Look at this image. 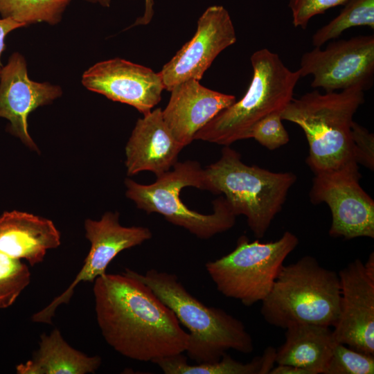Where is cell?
I'll list each match as a JSON object with an SVG mask.
<instances>
[{"mask_svg":"<svg viewBox=\"0 0 374 374\" xmlns=\"http://www.w3.org/2000/svg\"><path fill=\"white\" fill-rule=\"evenodd\" d=\"M82 83L91 91L134 107L143 115L161 101L164 89L159 73L118 57L91 66L83 73Z\"/></svg>","mask_w":374,"mask_h":374,"instance_id":"cell-14","label":"cell"},{"mask_svg":"<svg viewBox=\"0 0 374 374\" xmlns=\"http://www.w3.org/2000/svg\"><path fill=\"white\" fill-rule=\"evenodd\" d=\"M340 310L333 326L336 341L374 355V273L359 259L338 272Z\"/></svg>","mask_w":374,"mask_h":374,"instance_id":"cell-13","label":"cell"},{"mask_svg":"<svg viewBox=\"0 0 374 374\" xmlns=\"http://www.w3.org/2000/svg\"><path fill=\"white\" fill-rule=\"evenodd\" d=\"M62 89L49 82H37L28 75L25 58L13 53L0 75V117L10 122L8 130L30 149L37 147L28 131V116L38 107L61 96Z\"/></svg>","mask_w":374,"mask_h":374,"instance_id":"cell-15","label":"cell"},{"mask_svg":"<svg viewBox=\"0 0 374 374\" xmlns=\"http://www.w3.org/2000/svg\"><path fill=\"white\" fill-rule=\"evenodd\" d=\"M301 78L313 76L311 87L326 92L359 86L372 87L374 77V36L358 35L314 47L303 54Z\"/></svg>","mask_w":374,"mask_h":374,"instance_id":"cell-9","label":"cell"},{"mask_svg":"<svg viewBox=\"0 0 374 374\" xmlns=\"http://www.w3.org/2000/svg\"><path fill=\"white\" fill-rule=\"evenodd\" d=\"M60 244V233L50 220L18 211L0 215V252L10 258L34 266Z\"/></svg>","mask_w":374,"mask_h":374,"instance_id":"cell-18","label":"cell"},{"mask_svg":"<svg viewBox=\"0 0 374 374\" xmlns=\"http://www.w3.org/2000/svg\"><path fill=\"white\" fill-rule=\"evenodd\" d=\"M359 86L321 93L315 90L292 98L281 112L283 121L296 124L309 145L306 163L315 173L358 170L351 136L353 118L364 103Z\"/></svg>","mask_w":374,"mask_h":374,"instance_id":"cell-2","label":"cell"},{"mask_svg":"<svg viewBox=\"0 0 374 374\" xmlns=\"http://www.w3.org/2000/svg\"><path fill=\"white\" fill-rule=\"evenodd\" d=\"M124 272L148 285L187 328L189 341L185 352L196 363L216 362L231 349L244 354L253 350L252 337L242 321L202 303L177 275L154 269L144 274L127 268Z\"/></svg>","mask_w":374,"mask_h":374,"instance_id":"cell-3","label":"cell"},{"mask_svg":"<svg viewBox=\"0 0 374 374\" xmlns=\"http://www.w3.org/2000/svg\"><path fill=\"white\" fill-rule=\"evenodd\" d=\"M276 348H265L261 356L242 363L227 353L214 362L188 363L183 353L160 358L154 362L166 374H269L274 366Z\"/></svg>","mask_w":374,"mask_h":374,"instance_id":"cell-21","label":"cell"},{"mask_svg":"<svg viewBox=\"0 0 374 374\" xmlns=\"http://www.w3.org/2000/svg\"><path fill=\"white\" fill-rule=\"evenodd\" d=\"M285 330V342L276 349V364L296 366L310 374H323L337 343L330 327L296 323Z\"/></svg>","mask_w":374,"mask_h":374,"instance_id":"cell-19","label":"cell"},{"mask_svg":"<svg viewBox=\"0 0 374 374\" xmlns=\"http://www.w3.org/2000/svg\"><path fill=\"white\" fill-rule=\"evenodd\" d=\"M296 176L248 166L229 145L215 163L204 169V189L224 194L234 214L243 215L248 226L262 238L286 199Z\"/></svg>","mask_w":374,"mask_h":374,"instance_id":"cell-5","label":"cell"},{"mask_svg":"<svg viewBox=\"0 0 374 374\" xmlns=\"http://www.w3.org/2000/svg\"><path fill=\"white\" fill-rule=\"evenodd\" d=\"M93 3H98L103 7H109L112 0H84Z\"/></svg>","mask_w":374,"mask_h":374,"instance_id":"cell-32","label":"cell"},{"mask_svg":"<svg viewBox=\"0 0 374 374\" xmlns=\"http://www.w3.org/2000/svg\"><path fill=\"white\" fill-rule=\"evenodd\" d=\"M269 374H310L304 368L290 365V364H277L274 366L269 372Z\"/></svg>","mask_w":374,"mask_h":374,"instance_id":"cell-30","label":"cell"},{"mask_svg":"<svg viewBox=\"0 0 374 374\" xmlns=\"http://www.w3.org/2000/svg\"><path fill=\"white\" fill-rule=\"evenodd\" d=\"M184 148L166 125L162 109L152 110L137 120L125 146L127 175L150 171L159 177L174 166Z\"/></svg>","mask_w":374,"mask_h":374,"instance_id":"cell-17","label":"cell"},{"mask_svg":"<svg viewBox=\"0 0 374 374\" xmlns=\"http://www.w3.org/2000/svg\"><path fill=\"white\" fill-rule=\"evenodd\" d=\"M253 75L244 96L221 111L200 129L194 139L224 146L247 136L259 121L274 112H282L292 100L301 78L291 71L277 53L263 48L250 57Z\"/></svg>","mask_w":374,"mask_h":374,"instance_id":"cell-6","label":"cell"},{"mask_svg":"<svg viewBox=\"0 0 374 374\" xmlns=\"http://www.w3.org/2000/svg\"><path fill=\"white\" fill-rule=\"evenodd\" d=\"M24 26L23 24L11 19L0 18V75L3 68L1 57L6 46L5 39L10 32Z\"/></svg>","mask_w":374,"mask_h":374,"instance_id":"cell-29","label":"cell"},{"mask_svg":"<svg viewBox=\"0 0 374 374\" xmlns=\"http://www.w3.org/2000/svg\"><path fill=\"white\" fill-rule=\"evenodd\" d=\"M348 0H289L292 24L295 28L305 29L309 21L327 10L344 5Z\"/></svg>","mask_w":374,"mask_h":374,"instance_id":"cell-27","label":"cell"},{"mask_svg":"<svg viewBox=\"0 0 374 374\" xmlns=\"http://www.w3.org/2000/svg\"><path fill=\"white\" fill-rule=\"evenodd\" d=\"M360 177L358 170H349L314 174L310 201L329 206L332 237L374 238V201L360 186Z\"/></svg>","mask_w":374,"mask_h":374,"instance_id":"cell-10","label":"cell"},{"mask_svg":"<svg viewBox=\"0 0 374 374\" xmlns=\"http://www.w3.org/2000/svg\"><path fill=\"white\" fill-rule=\"evenodd\" d=\"M170 92L162 116L174 138L184 147L195 140L196 133L216 115L236 101L235 96L206 88L194 79L176 85Z\"/></svg>","mask_w":374,"mask_h":374,"instance_id":"cell-16","label":"cell"},{"mask_svg":"<svg viewBox=\"0 0 374 374\" xmlns=\"http://www.w3.org/2000/svg\"><path fill=\"white\" fill-rule=\"evenodd\" d=\"M30 282L28 267L0 252V309L12 305Z\"/></svg>","mask_w":374,"mask_h":374,"instance_id":"cell-24","label":"cell"},{"mask_svg":"<svg viewBox=\"0 0 374 374\" xmlns=\"http://www.w3.org/2000/svg\"><path fill=\"white\" fill-rule=\"evenodd\" d=\"M355 26L374 29V0H348L340 13L318 29L312 37L314 47L338 38L346 30Z\"/></svg>","mask_w":374,"mask_h":374,"instance_id":"cell-23","label":"cell"},{"mask_svg":"<svg viewBox=\"0 0 374 374\" xmlns=\"http://www.w3.org/2000/svg\"><path fill=\"white\" fill-rule=\"evenodd\" d=\"M237 40L235 28L222 6L206 8L197 20L194 36L162 67L164 89L170 91L186 80H200L217 56Z\"/></svg>","mask_w":374,"mask_h":374,"instance_id":"cell-12","label":"cell"},{"mask_svg":"<svg viewBox=\"0 0 374 374\" xmlns=\"http://www.w3.org/2000/svg\"><path fill=\"white\" fill-rule=\"evenodd\" d=\"M298 244L299 238L290 231L269 242H250L243 235L231 252L207 262L205 267L222 295L251 306L267 296L285 260Z\"/></svg>","mask_w":374,"mask_h":374,"instance_id":"cell-8","label":"cell"},{"mask_svg":"<svg viewBox=\"0 0 374 374\" xmlns=\"http://www.w3.org/2000/svg\"><path fill=\"white\" fill-rule=\"evenodd\" d=\"M126 196L147 213H157L174 225L188 230L200 239H208L231 229L236 215L224 197L213 202L211 214H201L188 208L179 197L188 186L204 189V169L194 161L177 162L149 185L125 181Z\"/></svg>","mask_w":374,"mask_h":374,"instance_id":"cell-7","label":"cell"},{"mask_svg":"<svg viewBox=\"0 0 374 374\" xmlns=\"http://www.w3.org/2000/svg\"><path fill=\"white\" fill-rule=\"evenodd\" d=\"M280 112L270 114L256 123L247 139H253L268 150H273L287 144L289 134L282 123Z\"/></svg>","mask_w":374,"mask_h":374,"instance_id":"cell-26","label":"cell"},{"mask_svg":"<svg viewBox=\"0 0 374 374\" xmlns=\"http://www.w3.org/2000/svg\"><path fill=\"white\" fill-rule=\"evenodd\" d=\"M351 136L356 162L371 170L374 169V136L365 127L352 123Z\"/></svg>","mask_w":374,"mask_h":374,"instance_id":"cell-28","label":"cell"},{"mask_svg":"<svg viewBox=\"0 0 374 374\" xmlns=\"http://www.w3.org/2000/svg\"><path fill=\"white\" fill-rule=\"evenodd\" d=\"M97 323L107 343L131 359L152 362L184 353L189 334L145 284L123 272L94 280Z\"/></svg>","mask_w":374,"mask_h":374,"instance_id":"cell-1","label":"cell"},{"mask_svg":"<svg viewBox=\"0 0 374 374\" xmlns=\"http://www.w3.org/2000/svg\"><path fill=\"white\" fill-rule=\"evenodd\" d=\"M71 0H0V16L23 24L55 25Z\"/></svg>","mask_w":374,"mask_h":374,"instance_id":"cell-22","label":"cell"},{"mask_svg":"<svg viewBox=\"0 0 374 374\" xmlns=\"http://www.w3.org/2000/svg\"><path fill=\"white\" fill-rule=\"evenodd\" d=\"M374 355L337 343L323 374H373Z\"/></svg>","mask_w":374,"mask_h":374,"instance_id":"cell-25","label":"cell"},{"mask_svg":"<svg viewBox=\"0 0 374 374\" xmlns=\"http://www.w3.org/2000/svg\"><path fill=\"white\" fill-rule=\"evenodd\" d=\"M101 364L99 356L89 357L71 347L58 329L41 335L33 357L16 366L18 374L94 373Z\"/></svg>","mask_w":374,"mask_h":374,"instance_id":"cell-20","label":"cell"},{"mask_svg":"<svg viewBox=\"0 0 374 374\" xmlns=\"http://www.w3.org/2000/svg\"><path fill=\"white\" fill-rule=\"evenodd\" d=\"M118 217V213L107 212L99 220H85V236L91 247L82 269L63 293L33 314L34 322L51 323L56 309L69 302L79 283L94 282L96 278L106 273L107 267L120 252L152 238V232L148 227L123 226L119 223Z\"/></svg>","mask_w":374,"mask_h":374,"instance_id":"cell-11","label":"cell"},{"mask_svg":"<svg viewBox=\"0 0 374 374\" xmlns=\"http://www.w3.org/2000/svg\"><path fill=\"white\" fill-rule=\"evenodd\" d=\"M154 0H145V10L143 15L136 19L134 26L148 24L154 15Z\"/></svg>","mask_w":374,"mask_h":374,"instance_id":"cell-31","label":"cell"},{"mask_svg":"<svg viewBox=\"0 0 374 374\" xmlns=\"http://www.w3.org/2000/svg\"><path fill=\"white\" fill-rule=\"evenodd\" d=\"M341 286L338 273L305 256L281 268L261 302L265 321L286 329L296 323L333 327L339 317Z\"/></svg>","mask_w":374,"mask_h":374,"instance_id":"cell-4","label":"cell"}]
</instances>
